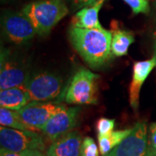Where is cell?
<instances>
[{"label":"cell","mask_w":156,"mask_h":156,"mask_svg":"<svg viewBox=\"0 0 156 156\" xmlns=\"http://www.w3.org/2000/svg\"><path fill=\"white\" fill-rule=\"evenodd\" d=\"M144 156H156V122H153L149 127L147 147Z\"/></svg>","instance_id":"obj_21"},{"label":"cell","mask_w":156,"mask_h":156,"mask_svg":"<svg viewBox=\"0 0 156 156\" xmlns=\"http://www.w3.org/2000/svg\"><path fill=\"white\" fill-rule=\"evenodd\" d=\"M0 124L2 127L16 128L21 130H31L30 128L22 122L17 111L6 108H0Z\"/></svg>","instance_id":"obj_17"},{"label":"cell","mask_w":156,"mask_h":156,"mask_svg":"<svg viewBox=\"0 0 156 156\" xmlns=\"http://www.w3.org/2000/svg\"><path fill=\"white\" fill-rule=\"evenodd\" d=\"M128 5L134 14H147L150 11L148 0H123Z\"/></svg>","instance_id":"obj_20"},{"label":"cell","mask_w":156,"mask_h":156,"mask_svg":"<svg viewBox=\"0 0 156 156\" xmlns=\"http://www.w3.org/2000/svg\"><path fill=\"white\" fill-rule=\"evenodd\" d=\"M147 126L139 122L122 141L104 156H144L147 147Z\"/></svg>","instance_id":"obj_8"},{"label":"cell","mask_w":156,"mask_h":156,"mask_svg":"<svg viewBox=\"0 0 156 156\" xmlns=\"http://www.w3.org/2000/svg\"><path fill=\"white\" fill-rule=\"evenodd\" d=\"M0 145L1 148L16 153L30 149L45 150L44 140L37 131L2 126L0 128Z\"/></svg>","instance_id":"obj_5"},{"label":"cell","mask_w":156,"mask_h":156,"mask_svg":"<svg viewBox=\"0 0 156 156\" xmlns=\"http://www.w3.org/2000/svg\"><path fill=\"white\" fill-rule=\"evenodd\" d=\"M154 56L155 57L156 59V38L154 41Z\"/></svg>","instance_id":"obj_25"},{"label":"cell","mask_w":156,"mask_h":156,"mask_svg":"<svg viewBox=\"0 0 156 156\" xmlns=\"http://www.w3.org/2000/svg\"><path fill=\"white\" fill-rule=\"evenodd\" d=\"M30 101H50L62 94L63 82L61 76L49 71L34 73L24 84Z\"/></svg>","instance_id":"obj_4"},{"label":"cell","mask_w":156,"mask_h":156,"mask_svg":"<svg viewBox=\"0 0 156 156\" xmlns=\"http://www.w3.org/2000/svg\"><path fill=\"white\" fill-rule=\"evenodd\" d=\"M132 130L133 128H127L123 130L112 131L111 133L103 136H97L101 154L104 156L107 154H108L113 148H115L117 145H119L123 140L129 135Z\"/></svg>","instance_id":"obj_16"},{"label":"cell","mask_w":156,"mask_h":156,"mask_svg":"<svg viewBox=\"0 0 156 156\" xmlns=\"http://www.w3.org/2000/svg\"><path fill=\"white\" fill-rule=\"evenodd\" d=\"M100 150L98 149L95 140L91 137H85L81 146V156H100Z\"/></svg>","instance_id":"obj_18"},{"label":"cell","mask_w":156,"mask_h":156,"mask_svg":"<svg viewBox=\"0 0 156 156\" xmlns=\"http://www.w3.org/2000/svg\"><path fill=\"white\" fill-rule=\"evenodd\" d=\"M69 38L77 53L93 69L103 66L113 56L112 32L105 29H83L71 26Z\"/></svg>","instance_id":"obj_1"},{"label":"cell","mask_w":156,"mask_h":156,"mask_svg":"<svg viewBox=\"0 0 156 156\" xmlns=\"http://www.w3.org/2000/svg\"><path fill=\"white\" fill-rule=\"evenodd\" d=\"M100 78L87 69L81 68L74 74L66 89L64 100L69 104H97V83Z\"/></svg>","instance_id":"obj_3"},{"label":"cell","mask_w":156,"mask_h":156,"mask_svg":"<svg viewBox=\"0 0 156 156\" xmlns=\"http://www.w3.org/2000/svg\"><path fill=\"white\" fill-rule=\"evenodd\" d=\"M30 73L24 64L11 58L7 50L1 51L0 89H10L26 83Z\"/></svg>","instance_id":"obj_9"},{"label":"cell","mask_w":156,"mask_h":156,"mask_svg":"<svg viewBox=\"0 0 156 156\" xmlns=\"http://www.w3.org/2000/svg\"><path fill=\"white\" fill-rule=\"evenodd\" d=\"M67 107L62 103L51 101H30L17 114L23 123L33 131H42L51 117Z\"/></svg>","instance_id":"obj_6"},{"label":"cell","mask_w":156,"mask_h":156,"mask_svg":"<svg viewBox=\"0 0 156 156\" xmlns=\"http://www.w3.org/2000/svg\"><path fill=\"white\" fill-rule=\"evenodd\" d=\"M98 1H100V0H72L73 4L77 8L92 5L95 3H97Z\"/></svg>","instance_id":"obj_22"},{"label":"cell","mask_w":156,"mask_h":156,"mask_svg":"<svg viewBox=\"0 0 156 156\" xmlns=\"http://www.w3.org/2000/svg\"><path fill=\"white\" fill-rule=\"evenodd\" d=\"M83 139L77 131H70L52 142L46 150L47 156H81Z\"/></svg>","instance_id":"obj_12"},{"label":"cell","mask_w":156,"mask_h":156,"mask_svg":"<svg viewBox=\"0 0 156 156\" xmlns=\"http://www.w3.org/2000/svg\"><path fill=\"white\" fill-rule=\"evenodd\" d=\"M24 152L26 156H47L43 153V151L37 150V149H30V150H25Z\"/></svg>","instance_id":"obj_24"},{"label":"cell","mask_w":156,"mask_h":156,"mask_svg":"<svg viewBox=\"0 0 156 156\" xmlns=\"http://www.w3.org/2000/svg\"><path fill=\"white\" fill-rule=\"evenodd\" d=\"M105 0H100L89 6H85L78 11L72 19V26L83 29H101L99 22V11Z\"/></svg>","instance_id":"obj_13"},{"label":"cell","mask_w":156,"mask_h":156,"mask_svg":"<svg viewBox=\"0 0 156 156\" xmlns=\"http://www.w3.org/2000/svg\"><path fill=\"white\" fill-rule=\"evenodd\" d=\"M22 12L32 23L37 33L45 37L69 13L64 0H40L31 2Z\"/></svg>","instance_id":"obj_2"},{"label":"cell","mask_w":156,"mask_h":156,"mask_svg":"<svg viewBox=\"0 0 156 156\" xmlns=\"http://www.w3.org/2000/svg\"><path fill=\"white\" fill-rule=\"evenodd\" d=\"M155 66L156 59L154 56L149 60L134 62L132 80L129 86V103L134 112L137 111L139 108L140 89Z\"/></svg>","instance_id":"obj_11"},{"label":"cell","mask_w":156,"mask_h":156,"mask_svg":"<svg viewBox=\"0 0 156 156\" xmlns=\"http://www.w3.org/2000/svg\"><path fill=\"white\" fill-rule=\"evenodd\" d=\"M115 121L114 119L108 118H100L95 124V128L97 131V136H103L111 133L115 128Z\"/></svg>","instance_id":"obj_19"},{"label":"cell","mask_w":156,"mask_h":156,"mask_svg":"<svg viewBox=\"0 0 156 156\" xmlns=\"http://www.w3.org/2000/svg\"><path fill=\"white\" fill-rule=\"evenodd\" d=\"M0 156H26V154H25L24 151L20 152V153H16V152L6 150L5 148H1V150H0Z\"/></svg>","instance_id":"obj_23"},{"label":"cell","mask_w":156,"mask_h":156,"mask_svg":"<svg viewBox=\"0 0 156 156\" xmlns=\"http://www.w3.org/2000/svg\"><path fill=\"white\" fill-rule=\"evenodd\" d=\"M80 112V107H71L57 113L45 124L42 129L43 134L50 140L54 141L73 131L77 124Z\"/></svg>","instance_id":"obj_10"},{"label":"cell","mask_w":156,"mask_h":156,"mask_svg":"<svg viewBox=\"0 0 156 156\" xmlns=\"http://www.w3.org/2000/svg\"><path fill=\"white\" fill-rule=\"evenodd\" d=\"M111 50L113 56L120 57L128 54V49L134 42V35L132 31L112 29Z\"/></svg>","instance_id":"obj_15"},{"label":"cell","mask_w":156,"mask_h":156,"mask_svg":"<svg viewBox=\"0 0 156 156\" xmlns=\"http://www.w3.org/2000/svg\"><path fill=\"white\" fill-rule=\"evenodd\" d=\"M24 85L3 89L0 91V106L17 111L30 102Z\"/></svg>","instance_id":"obj_14"},{"label":"cell","mask_w":156,"mask_h":156,"mask_svg":"<svg viewBox=\"0 0 156 156\" xmlns=\"http://www.w3.org/2000/svg\"><path fill=\"white\" fill-rule=\"evenodd\" d=\"M2 28L5 37L16 44H22L31 40L37 30L22 11L8 12L2 18Z\"/></svg>","instance_id":"obj_7"}]
</instances>
